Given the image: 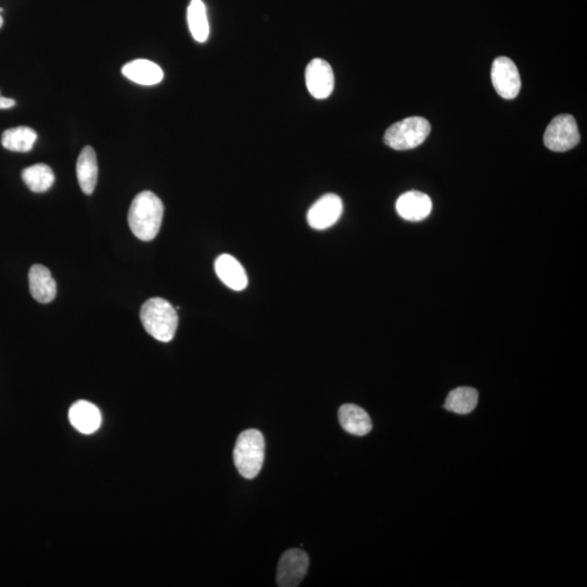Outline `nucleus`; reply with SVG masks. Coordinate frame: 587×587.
I'll list each match as a JSON object with an SVG mask.
<instances>
[{"label":"nucleus","mask_w":587,"mask_h":587,"mask_svg":"<svg viewBox=\"0 0 587 587\" xmlns=\"http://www.w3.org/2000/svg\"><path fill=\"white\" fill-rule=\"evenodd\" d=\"M164 207L161 199L153 192L139 193L128 211V226L138 240L153 241L161 231Z\"/></svg>","instance_id":"f257e3e1"},{"label":"nucleus","mask_w":587,"mask_h":587,"mask_svg":"<svg viewBox=\"0 0 587 587\" xmlns=\"http://www.w3.org/2000/svg\"><path fill=\"white\" fill-rule=\"evenodd\" d=\"M141 321L149 335L159 342L168 343L176 335L178 316L170 302L156 297L144 302Z\"/></svg>","instance_id":"f03ea898"},{"label":"nucleus","mask_w":587,"mask_h":587,"mask_svg":"<svg viewBox=\"0 0 587 587\" xmlns=\"http://www.w3.org/2000/svg\"><path fill=\"white\" fill-rule=\"evenodd\" d=\"M265 439L258 430L244 431L238 436L233 458L234 464L243 477L252 480L260 475L265 460Z\"/></svg>","instance_id":"7ed1b4c3"},{"label":"nucleus","mask_w":587,"mask_h":587,"mask_svg":"<svg viewBox=\"0 0 587 587\" xmlns=\"http://www.w3.org/2000/svg\"><path fill=\"white\" fill-rule=\"evenodd\" d=\"M431 132V124L422 117L406 118L393 124L384 134V143L395 151L420 146Z\"/></svg>","instance_id":"20e7f679"},{"label":"nucleus","mask_w":587,"mask_h":587,"mask_svg":"<svg viewBox=\"0 0 587 587\" xmlns=\"http://www.w3.org/2000/svg\"><path fill=\"white\" fill-rule=\"evenodd\" d=\"M580 132L571 114H560L551 120L544 134L545 146L550 151L564 153L578 145Z\"/></svg>","instance_id":"39448f33"},{"label":"nucleus","mask_w":587,"mask_h":587,"mask_svg":"<svg viewBox=\"0 0 587 587\" xmlns=\"http://www.w3.org/2000/svg\"><path fill=\"white\" fill-rule=\"evenodd\" d=\"M310 557L305 551L292 549L282 555L277 571V583L280 587H296L307 575Z\"/></svg>","instance_id":"423d86ee"},{"label":"nucleus","mask_w":587,"mask_h":587,"mask_svg":"<svg viewBox=\"0 0 587 587\" xmlns=\"http://www.w3.org/2000/svg\"><path fill=\"white\" fill-rule=\"evenodd\" d=\"M492 82L495 91L504 99H514L521 89L519 70L508 57L495 59L492 66Z\"/></svg>","instance_id":"0eeeda50"},{"label":"nucleus","mask_w":587,"mask_h":587,"mask_svg":"<svg viewBox=\"0 0 587 587\" xmlns=\"http://www.w3.org/2000/svg\"><path fill=\"white\" fill-rule=\"evenodd\" d=\"M343 213V202L335 194H327L318 199L307 213V221L317 231L327 230L340 220Z\"/></svg>","instance_id":"6e6552de"},{"label":"nucleus","mask_w":587,"mask_h":587,"mask_svg":"<svg viewBox=\"0 0 587 587\" xmlns=\"http://www.w3.org/2000/svg\"><path fill=\"white\" fill-rule=\"evenodd\" d=\"M306 84L308 91L316 99H326L335 89V73L330 63L316 58L306 69Z\"/></svg>","instance_id":"1a4fd4ad"},{"label":"nucleus","mask_w":587,"mask_h":587,"mask_svg":"<svg viewBox=\"0 0 587 587\" xmlns=\"http://www.w3.org/2000/svg\"><path fill=\"white\" fill-rule=\"evenodd\" d=\"M396 211L405 220L419 222L430 216L432 201L425 193L407 192L398 198Z\"/></svg>","instance_id":"9d476101"},{"label":"nucleus","mask_w":587,"mask_h":587,"mask_svg":"<svg viewBox=\"0 0 587 587\" xmlns=\"http://www.w3.org/2000/svg\"><path fill=\"white\" fill-rule=\"evenodd\" d=\"M70 424L82 434L95 433L102 426V412L98 407L87 401H79L69 410Z\"/></svg>","instance_id":"9b49d317"},{"label":"nucleus","mask_w":587,"mask_h":587,"mask_svg":"<svg viewBox=\"0 0 587 587\" xmlns=\"http://www.w3.org/2000/svg\"><path fill=\"white\" fill-rule=\"evenodd\" d=\"M217 276L233 291L241 292L248 285V277L245 269L231 255L219 256L215 262Z\"/></svg>","instance_id":"f8f14e48"},{"label":"nucleus","mask_w":587,"mask_h":587,"mask_svg":"<svg viewBox=\"0 0 587 587\" xmlns=\"http://www.w3.org/2000/svg\"><path fill=\"white\" fill-rule=\"evenodd\" d=\"M29 292L41 303L52 302L57 295V285L48 268L34 265L29 273Z\"/></svg>","instance_id":"ddd939ff"},{"label":"nucleus","mask_w":587,"mask_h":587,"mask_svg":"<svg viewBox=\"0 0 587 587\" xmlns=\"http://www.w3.org/2000/svg\"><path fill=\"white\" fill-rule=\"evenodd\" d=\"M77 176L79 187L87 195L95 191L98 178V163L96 153L91 146L83 148L77 163Z\"/></svg>","instance_id":"4468645a"},{"label":"nucleus","mask_w":587,"mask_h":587,"mask_svg":"<svg viewBox=\"0 0 587 587\" xmlns=\"http://www.w3.org/2000/svg\"><path fill=\"white\" fill-rule=\"evenodd\" d=\"M338 420L350 434L363 436L372 430V422L369 415L362 408L354 404L343 405L338 410Z\"/></svg>","instance_id":"2eb2a0df"},{"label":"nucleus","mask_w":587,"mask_h":587,"mask_svg":"<svg viewBox=\"0 0 587 587\" xmlns=\"http://www.w3.org/2000/svg\"><path fill=\"white\" fill-rule=\"evenodd\" d=\"M123 76L141 86H156L163 79V71L158 64L145 59H137L124 64Z\"/></svg>","instance_id":"dca6fc26"},{"label":"nucleus","mask_w":587,"mask_h":587,"mask_svg":"<svg viewBox=\"0 0 587 587\" xmlns=\"http://www.w3.org/2000/svg\"><path fill=\"white\" fill-rule=\"evenodd\" d=\"M37 134L29 127H17L4 131L2 137V145L7 151L16 153H28L31 151Z\"/></svg>","instance_id":"f3484780"},{"label":"nucleus","mask_w":587,"mask_h":587,"mask_svg":"<svg viewBox=\"0 0 587 587\" xmlns=\"http://www.w3.org/2000/svg\"><path fill=\"white\" fill-rule=\"evenodd\" d=\"M22 180L34 193H45L54 186V174L47 164L37 163L24 169L21 173Z\"/></svg>","instance_id":"a211bd4d"},{"label":"nucleus","mask_w":587,"mask_h":587,"mask_svg":"<svg viewBox=\"0 0 587 587\" xmlns=\"http://www.w3.org/2000/svg\"><path fill=\"white\" fill-rule=\"evenodd\" d=\"M479 393L472 387H458L447 396L445 408L458 415H467L475 409Z\"/></svg>","instance_id":"6ab92c4d"},{"label":"nucleus","mask_w":587,"mask_h":587,"mask_svg":"<svg viewBox=\"0 0 587 587\" xmlns=\"http://www.w3.org/2000/svg\"><path fill=\"white\" fill-rule=\"evenodd\" d=\"M187 21L193 37L199 43H205L209 37V23L203 0H192L187 9Z\"/></svg>","instance_id":"aec40b11"},{"label":"nucleus","mask_w":587,"mask_h":587,"mask_svg":"<svg viewBox=\"0 0 587 587\" xmlns=\"http://www.w3.org/2000/svg\"><path fill=\"white\" fill-rule=\"evenodd\" d=\"M14 106H16L14 99L0 96V109H9Z\"/></svg>","instance_id":"412c9836"},{"label":"nucleus","mask_w":587,"mask_h":587,"mask_svg":"<svg viewBox=\"0 0 587 587\" xmlns=\"http://www.w3.org/2000/svg\"><path fill=\"white\" fill-rule=\"evenodd\" d=\"M3 24H4V19L2 16H0V28L3 27Z\"/></svg>","instance_id":"4be33fe9"}]
</instances>
